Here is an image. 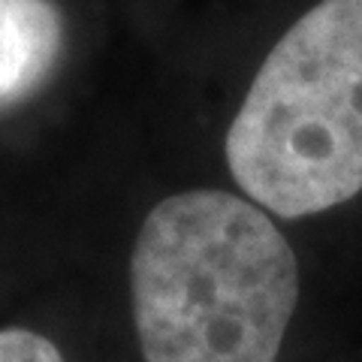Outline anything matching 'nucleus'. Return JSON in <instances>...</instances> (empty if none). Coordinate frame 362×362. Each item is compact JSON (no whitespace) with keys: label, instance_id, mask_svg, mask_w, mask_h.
<instances>
[{"label":"nucleus","instance_id":"1","mask_svg":"<svg viewBox=\"0 0 362 362\" xmlns=\"http://www.w3.org/2000/svg\"><path fill=\"white\" fill-rule=\"evenodd\" d=\"M130 287L145 362H275L299 266L266 211L226 190H185L145 218Z\"/></svg>","mask_w":362,"mask_h":362},{"label":"nucleus","instance_id":"2","mask_svg":"<svg viewBox=\"0 0 362 362\" xmlns=\"http://www.w3.org/2000/svg\"><path fill=\"white\" fill-rule=\"evenodd\" d=\"M257 206L305 218L362 190V0H320L257 70L226 133Z\"/></svg>","mask_w":362,"mask_h":362},{"label":"nucleus","instance_id":"3","mask_svg":"<svg viewBox=\"0 0 362 362\" xmlns=\"http://www.w3.org/2000/svg\"><path fill=\"white\" fill-rule=\"evenodd\" d=\"M61 52L64 18L52 0H0V109L40 90Z\"/></svg>","mask_w":362,"mask_h":362},{"label":"nucleus","instance_id":"4","mask_svg":"<svg viewBox=\"0 0 362 362\" xmlns=\"http://www.w3.org/2000/svg\"><path fill=\"white\" fill-rule=\"evenodd\" d=\"M0 362H64L49 338L30 329H0Z\"/></svg>","mask_w":362,"mask_h":362}]
</instances>
